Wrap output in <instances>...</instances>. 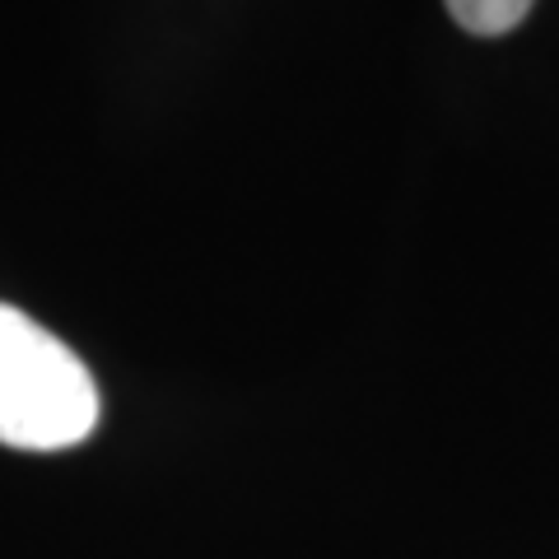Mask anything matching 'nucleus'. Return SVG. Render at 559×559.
Returning <instances> with one entry per match:
<instances>
[{
    "instance_id": "1",
    "label": "nucleus",
    "mask_w": 559,
    "mask_h": 559,
    "mask_svg": "<svg viewBox=\"0 0 559 559\" xmlns=\"http://www.w3.org/2000/svg\"><path fill=\"white\" fill-rule=\"evenodd\" d=\"M98 425V382L84 359L28 312L0 304V443L75 448Z\"/></svg>"
},
{
    "instance_id": "2",
    "label": "nucleus",
    "mask_w": 559,
    "mask_h": 559,
    "mask_svg": "<svg viewBox=\"0 0 559 559\" xmlns=\"http://www.w3.org/2000/svg\"><path fill=\"white\" fill-rule=\"evenodd\" d=\"M443 5L466 33L499 38V33H509V28H518L522 20H527L536 0H443Z\"/></svg>"
}]
</instances>
